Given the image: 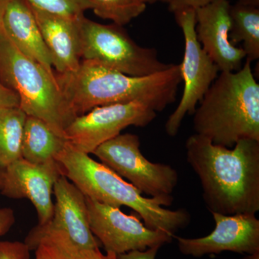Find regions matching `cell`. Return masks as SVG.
I'll return each mask as SVG.
<instances>
[{
	"label": "cell",
	"instance_id": "cell-1",
	"mask_svg": "<svg viewBox=\"0 0 259 259\" xmlns=\"http://www.w3.org/2000/svg\"><path fill=\"white\" fill-rule=\"evenodd\" d=\"M185 147L209 212L225 215L258 212L259 141L242 140L227 148L194 134Z\"/></svg>",
	"mask_w": 259,
	"mask_h": 259
},
{
	"label": "cell",
	"instance_id": "cell-2",
	"mask_svg": "<svg viewBox=\"0 0 259 259\" xmlns=\"http://www.w3.org/2000/svg\"><path fill=\"white\" fill-rule=\"evenodd\" d=\"M56 78L75 118L95 107L134 101L163 111L176 100L182 81L180 64L148 76H133L84 60L76 71L56 74Z\"/></svg>",
	"mask_w": 259,
	"mask_h": 259
},
{
	"label": "cell",
	"instance_id": "cell-3",
	"mask_svg": "<svg viewBox=\"0 0 259 259\" xmlns=\"http://www.w3.org/2000/svg\"><path fill=\"white\" fill-rule=\"evenodd\" d=\"M56 161L60 165L63 176L85 197L117 208L130 207L150 229L175 236L177 232L190 224V214L185 209L171 210L163 207L166 206L161 199L144 197L130 182L68 142Z\"/></svg>",
	"mask_w": 259,
	"mask_h": 259
},
{
	"label": "cell",
	"instance_id": "cell-4",
	"mask_svg": "<svg viewBox=\"0 0 259 259\" xmlns=\"http://www.w3.org/2000/svg\"><path fill=\"white\" fill-rule=\"evenodd\" d=\"M250 64L220 72L194 112L196 134L227 148L242 140L259 141V84Z\"/></svg>",
	"mask_w": 259,
	"mask_h": 259
},
{
	"label": "cell",
	"instance_id": "cell-5",
	"mask_svg": "<svg viewBox=\"0 0 259 259\" xmlns=\"http://www.w3.org/2000/svg\"><path fill=\"white\" fill-rule=\"evenodd\" d=\"M0 81L17 94L20 107L27 115L44 120L56 134L64 138L65 130L75 117L56 76L19 50L7 36L2 25Z\"/></svg>",
	"mask_w": 259,
	"mask_h": 259
},
{
	"label": "cell",
	"instance_id": "cell-6",
	"mask_svg": "<svg viewBox=\"0 0 259 259\" xmlns=\"http://www.w3.org/2000/svg\"><path fill=\"white\" fill-rule=\"evenodd\" d=\"M81 61H90L133 76H145L168 69L151 48L141 47L123 27L80 20Z\"/></svg>",
	"mask_w": 259,
	"mask_h": 259
},
{
	"label": "cell",
	"instance_id": "cell-7",
	"mask_svg": "<svg viewBox=\"0 0 259 259\" xmlns=\"http://www.w3.org/2000/svg\"><path fill=\"white\" fill-rule=\"evenodd\" d=\"M140 147L137 135L120 134L100 145L93 154L140 192L161 199L166 207L171 205L172 194L179 182L177 170L170 165L150 161Z\"/></svg>",
	"mask_w": 259,
	"mask_h": 259
},
{
	"label": "cell",
	"instance_id": "cell-8",
	"mask_svg": "<svg viewBox=\"0 0 259 259\" xmlns=\"http://www.w3.org/2000/svg\"><path fill=\"white\" fill-rule=\"evenodd\" d=\"M177 23L185 37V54L180 64L184 91L180 103L172 112L165 131L169 136H177L187 115H192L197 105L220 73L217 65L202 49L196 35L195 11L188 10L175 13Z\"/></svg>",
	"mask_w": 259,
	"mask_h": 259
},
{
	"label": "cell",
	"instance_id": "cell-9",
	"mask_svg": "<svg viewBox=\"0 0 259 259\" xmlns=\"http://www.w3.org/2000/svg\"><path fill=\"white\" fill-rule=\"evenodd\" d=\"M156 115L152 107L141 101L97 107L76 117L65 130L64 138L76 149L90 154L122 130L146 127Z\"/></svg>",
	"mask_w": 259,
	"mask_h": 259
},
{
	"label": "cell",
	"instance_id": "cell-10",
	"mask_svg": "<svg viewBox=\"0 0 259 259\" xmlns=\"http://www.w3.org/2000/svg\"><path fill=\"white\" fill-rule=\"evenodd\" d=\"M89 226L106 253L122 254L133 250L161 248L171 243L174 236L155 231L140 221L139 214H126L120 208L86 197Z\"/></svg>",
	"mask_w": 259,
	"mask_h": 259
},
{
	"label": "cell",
	"instance_id": "cell-11",
	"mask_svg": "<svg viewBox=\"0 0 259 259\" xmlns=\"http://www.w3.org/2000/svg\"><path fill=\"white\" fill-rule=\"evenodd\" d=\"M212 214L215 227L210 234L193 238L174 236L182 254L201 258L225 251L259 253V220L255 214Z\"/></svg>",
	"mask_w": 259,
	"mask_h": 259
},
{
	"label": "cell",
	"instance_id": "cell-12",
	"mask_svg": "<svg viewBox=\"0 0 259 259\" xmlns=\"http://www.w3.org/2000/svg\"><path fill=\"white\" fill-rule=\"evenodd\" d=\"M60 165L54 160L33 163L23 158L5 168L1 194L11 199H28L37 211L38 224L44 226L54 215L52 196L54 185L62 176Z\"/></svg>",
	"mask_w": 259,
	"mask_h": 259
},
{
	"label": "cell",
	"instance_id": "cell-13",
	"mask_svg": "<svg viewBox=\"0 0 259 259\" xmlns=\"http://www.w3.org/2000/svg\"><path fill=\"white\" fill-rule=\"evenodd\" d=\"M229 0H212L195 10V31L203 50L217 65L220 72L241 69L245 59L241 47L230 40L231 20Z\"/></svg>",
	"mask_w": 259,
	"mask_h": 259
},
{
	"label": "cell",
	"instance_id": "cell-14",
	"mask_svg": "<svg viewBox=\"0 0 259 259\" xmlns=\"http://www.w3.org/2000/svg\"><path fill=\"white\" fill-rule=\"evenodd\" d=\"M30 6L50 53L56 74L76 71L81 62L80 20L83 16L69 18Z\"/></svg>",
	"mask_w": 259,
	"mask_h": 259
},
{
	"label": "cell",
	"instance_id": "cell-15",
	"mask_svg": "<svg viewBox=\"0 0 259 259\" xmlns=\"http://www.w3.org/2000/svg\"><path fill=\"white\" fill-rule=\"evenodd\" d=\"M54 215L47 226L64 231L76 244L89 249L100 248V243L89 226L86 197L66 177L56 181Z\"/></svg>",
	"mask_w": 259,
	"mask_h": 259
},
{
	"label": "cell",
	"instance_id": "cell-16",
	"mask_svg": "<svg viewBox=\"0 0 259 259\" xmlns=\"http://www.w3.org/2000/svg\"><path fill=\"white\" fill-rule=\"evenodd\" d=\"M2 28L23 54L56 76L50 53L26 0H9L2 20Z\"/></svg>",
	"mask_w": 259,
	"mask_h": 259
},
{
	"label": "cell",
	"instance_id": "cell-17",
	"mask_svg": "<svg viewBox=\"0 0 259 259\" xmlns=\"http://www.w3.org/2000/svg\"><path fill=\"white\" fill-rule=\"evenodd\" d=\"M33 259H117V255L103 253L100 248L89 249L74 243L64 231L37 225L25 238Z\"/></svg>",
	"mask_w": 259,
	"mask_h": 259
},
{
	"label": "cell",
	"instance_id": "cell-18",
	"mask_svg": "<svg viewBox=\"0 0 259 259\" xmlns=\"http://www.w3.org/2000/svg\"><path fill=\"white\" fill-rule=\"evenodd\" d=\"M66 140L56 134L44 120L27 115L22 141V158L33 163L56 160Z\"/></svg>",
	"mask_w": 259,
	"mask_h": 259
},
{
	"label": "cell",
	"instance_id": "cell-19",
	"mask_svg": "<svg viewBox=\"0 0 259 259\" xmlns=\"http://www.w3.org/2000/svg\"><path fill=\"white\" fill-rule=\"evenodd\" d=\"M230 40L233 45L242 42L245 60L259 59V8L237 2L231 5Z\"/></svg>",
	"mask_w": 259,
	"mask_h": 259
},
{
	"label": "cell",
	"instance_id": "cell-20",
	"mask_svg": "<svg viewBox=\"0 0 259 259\" xmlns=\"http://www.w3.org/2000/svg\"><path fill=\"white\" fill-rule=\"evenodd\" d=\"M27 115L20 107L0 109V167L22 158V141Z\"/></svg>",
	"mask_w": 259,
	"mask_h": 259
},
{
	"label": "cell",
	"instance_id": "cell-21",
	"mask_svg": "<svg viewBox=\"0 0 259 259\" xmlns=\"http://www.w3.org/2000/svg\"><path fill=\"white\" fill-rule=\"evenodd\" d=\"M94 13L103 20L123 27L144 13L146 3L143 0H90Z\"/></svg>",
	"mask_w": 259,
	"mask_h": 259
},
{
	"label": "cell",
	"instance_id": "cell-22",
	"mask_svg": "<svg viewBox=\"0 0 259 259\" xmlns=\"http://www.w3.org/2000/svg\"><path fill=\"white\" fill-rule=\"evenodd\" d=\"M37 9L53 14L63 15L72 18L84 16L87 10L93 9L90 0H26Z\"/></svg>",
	"mask_w": 259,
	"mask_h": 259
},
{
	"label": "cell",
	"instance_id": "cell-23",
	"mask_svg": "<svg viewBox=\"0 0 259 259\" xmlns=\"http://www.w3.org/2000/svg\"><path fill=\"white\" fill-rule=\"evenodd\" d=\"M30 250L20 241L0 242V259H30Z\"/></svg>",
	"mask_w": 259,
	"mask_h": 259
},
{
	"label": "cell",
	"instance_id": "cell-24",
	"mask_svg": "<svg viewBox=\"0 0 259 259\" xmlns=\"http://www.w3.org/2000/svg\"><path fill=\"white\" fill-rule=\"evenodd\" d=\"M212 0H169L168 2V10L170 12L175 13L185 10H196L205 6Z\"/></svg>",
	"mask_w": 259,
	"mask_h": 259
},
{
	"label": "cell",
	"instance_id": "cell-25",
	"mask_svg": "<svg viewBox=\"0 0 259 259\" xmlns=\"http://www.w3.org/2000/svg\"><path fill=\"white\" fill-rule=\"evenodd\" d=\"M11 107H20L19 97L0 81V109Z\"/></svg>",
	"mask_w": 259,
	"mask_h": 259
},
{
	"label": "cell",
	"instance_id": "cell-26",
	"mask_svg": "<svg viewBox=\"0 0 259 259\" xmlns=\"http://www.w3.org/2000/svg\"><path fill=\"white\" fill-rule=\"evenodd\" d=\"M15 216L14 211L10 207L0 208V236L8 233L14 226Z\"/></svg>",
	"mask_w": 259,
	"mask_h": 259
},
{
	"label": "cell",
	"instance_id": "cell-27",
	"mask_svg": "<svg viewBox=\"0 0 259 259\" xmlns=\"http://www.w3.org/2000/svg\"><path fill=\"white\" fill-rule=\"evenodd\" d=\"M160 247L155 246L145 250H133L117 255V259H156Z\"/></svg>",
	"mask_w": 259,
	"mask_h": 259
},
{
	"label": "cell",
	"instance_id": "cell-28",
	"mask_svg": "<svg viewBox=\"0 0 259 259\" xmlns=\"http://www.w3.org/2000/svg\"><path fill=\"white\" fill-rule=\"evenodd\" d=\"M8 2H9V0H0V27L2 25L3 15H4L5 10L6 9Z\"/></svg>",
	"mask_w": 259,
	"mask_h": 259
},
{
	"label": "cell",
	"instance_id": "cell-29",
	"mask_svg": "<svg viewBox=\"0 0 259 259\" xmlns=\"http://www.w3.org/2000/svg\"><path fill=\"white\" fill-rule=\"evenodd\" d=\"M240 3L243 4L251 5V6L258 7L259 8V0H238Z\"/></svg>",
	"mask_w": 259,
	"mask_h": 259
},
{
	"label": "cell",
	"instance_id": "cell-30",
	"mask_svg": "<svg viewBox=\"0 0 259 259\" xmlns=\"http://www.w3.org/2000/svg\"><path fill=\"white\" fill-rule=\"evenodd\" d=\"M5 168L0 167V191L2 190L4 183Z\"/></svg>",
	"mask_w": 259,
	"mask_h": 259
},
{
	"label": "cell",
	"instance_id": "cell-31",
	"mask_svg": "<svg viewBox=\"0 0 259 259\" xmlns=\"http://www.w3.org/2000/svg\"><path fill=\"white\" fill-rule=\"evenodd\" d=\"M143 1L146 3V4H154V3H168L169 0H143Z\"/></svg>",
	"mask_w": 259,
	"mask_h": 259
},
{
	"label": "cell",
	"instance_id": "cell-32",
	"mask_svg": "<svg viewBox=\"0 0 259 259\" xmlns=\"http://www.w3.org/2000/svg\"><path fill=\"white\" fill-rule=\"evenodd\" d=\"M259 253H255V254L246 255L243 259H258Z\"/></svg>",
	"mask_w": 259,
	"mask_h": 259
}]
</instances>
